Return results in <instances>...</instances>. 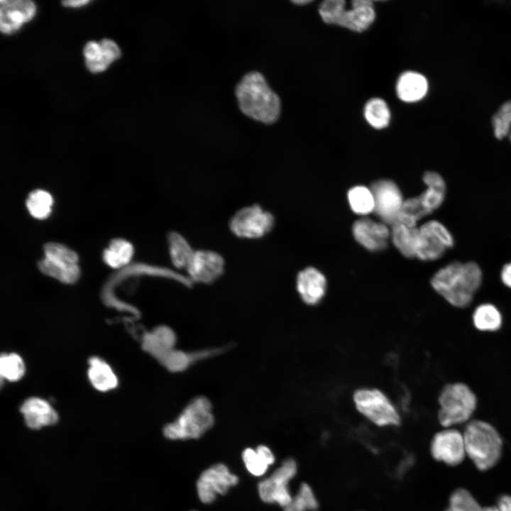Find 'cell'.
Instances as JSON below:
<instances>
[{"label": "cell", "mask_w": 511, "mask_h": 511, "mask_svg": "<svg viewBox=\"0 0 511 511\" xmlns=\"http://www.w3.org/2000/svg\"><path fill=\"white\" fill-rule=\"evenodd\" d=\"M364 116L372 127L381 129L389 124L390 112L384 100L380 98H373L365 105Z\"/></svg>", "instance_id": "f546056e"}, {"label": "cell", "mask_w": 511, "mask_h": 511, "mask_svg": "<svg viewBox=\"0 0 511 511\" xmlns=\"http://www.w3.org/2000/svg\"><path fill=\"white\" fill-rule=\"evenodd\" d=\"M175 341L176 336L171 329L160 326L144 336L143 346L160 361L175 348Z\"/></svg>", "instance_id": "7402d4cb"}, {"label": "cell", "mask_w": 511, "mask_h": 511, "mask_svg": "<svg viewBox=\"0 0 511 511\" xmlns=\"http://www.w3.org/2000/svg\"><path fill=\"white\" fill-rule=\"evenodd\" d=\"M21 412L26 425L33 429L52 425L57 421V414L45 400L32 397L22 405Z\"/></svg>", "instance_id": "d6986e66"}, {"label": "cell", "mask_w": 511, "mask_h": 511, "mask_svg": "<svg viewBox=\"0 0 511 511\" xmlns=\"http://www.w3.org/2000/svg\"><path fill=\"white\" fill-rule=\"evenodd\" d=\"M326 279L324 275L314 267H307L297 276L296 287L302 300L308 305L318 304L325 295Z\"/></svg>", "instance_id": "ac0fdd59"}, {"label": "cell", "mask_w": 511, "mask_h": 511, "mask_svg": "<svg viewBox=\"0 0 511 511\" xmlns=\"http://www.w3.org/2000/svg\"><path fill=\"white\" fill-rule=\"evenodd\" d=\"M294 4H298V5H304L307 4L312 2L311 0H299V1H293Z\"/></svg>", "instance_id": "b9f144b4"}, {"label": "cell", "mask_w": 511, "mask_h": 511, "mask_svg": "<svg viewBox=\"0 0 511 511\" xmlns=\"http://www.w3.org/2000/svg\"><path fill=\"white\" fill-rule=\"evenodd\" d=\"M88 376L92 385L100 391H107L117 385L114 373L106 363L99 358L90 359Z\"/></svg>", "instance_id": "4316f807"}, {"label": "cell", "mask_w": 511, "mask_h": 511, "mask_svg": "<svg viewBox=\"0 0 511 511\" xmlns=\"http://www.w3.org/2000/svg\"><path fill=\"white\" fill-rule=\"evenodd\" d=\"M169 256L177 269L187 268L194 252L188 241L177 232H171L167 236Z\"/></svg>", "instance_id": "484cf974"}, {"label": "cell", "mask_w": 511, "mask_h": 511, "mask_svg": "<svg viewBox=\"0 0 511 511\" xmlns=\"http://www.w3.org/2000/svg\"><path fill=\"white\" fill-rule=\"evenodd\" d=\"M297 472V464L293 458L285 459L280 466L258 485L261 500L285 507L292 500L290 483Z\"/></svg>", "instance_id": "30bf717a"}, {"label": "cell", "mask_w": 511, "mask_h": 511, "mask_svg": "<svg viewBox=\"0 0 511 511\" xmlns=\"http://www.w3.org/2000/svg\"><path fill=\"white\" fill-rule=\"evenodd\" d=\"M53 202V197L48 192L36 189L29 194L26 207L31 216L38 219H44L51 212Z\"/></svg>", "instance_id": "1f68e13d"}, {"label": "cell", "mask_w": 511, "mask_h": 511, "mask_svg": "<svg viewBox=\"0 0 511 511\" xmlns=\"http://www.w3.org/2000/svg\"><path fill=\"white\" fill-rule=\"evenodd\" d=\"M241 111L266 124L276 121L280 113V100L264 77L253 71L246 74L235 90Z\"/></svg>", "instance_id": "7a4b0ae2"}, {"label": "cell", "mask_w": 511, "mask_h": 511, "mask_svg": "<svg viewBox=\"0 0 511 511\" xmlns=\"http://www.w3.org/2000/svg\"><path fill=\"white\" fill-rule=\"evenodd\" d=\"M25 366L21 358L16 354H5L0 359V372L2 377L14 381L19 380L24 374Z\"/></svg>", "instance_id": "d590c367"}, {"label": "cell", "mask_w": 511, "mask_h": 511, "mask_svg": "<svg viewBox=\"0 0 511 511\" xmlns=\"http://www.w3.org/2000/svg\"><path fill=\"white\" fill-rule=\"evenodd\" d=\"M454 246V236L439 221L429 220L418 228L416 258L419 260H438Z\"/></svg>", "instance_id": "9c48e42d"}, {"label": "cell", "mask_w": 511, "mask_h": 511, "mask_svg": "<svg viewBox=\"0 0 511 511\" xmlns=\"http://www.w3.org/2000/svg\"><path fill=\"white\" fill-rule=\"evenodd\" d=\"M482 511H499L496 506L483 507Z\"/></svg>", "instance_id": "7bdbcfd3"}, {"label": "cell", "mask_w": 511, "mask_h": 511, "mask_svg": "<svg viewBox=\"0 0 511 511\" xmlns=\"http://www.w3.org/2000/svg\"><path fill=\"white\" fill-rule=\"evenodd\" d=\"M430 452L435 460L448 466L460 464L466 456L463 433L452 428L436 432L430 443Z\"/></svg>", "instance_id": "4fadbf2b"}, {"label": "cell", "mask_w": 511, "mask_h": 511, "mask_svg": "<svg viewBox=\"0 0 511 511\" xmlns=\"http://www.w3.org/2000/svg\"><path fill=\"white\" fill-rule=\"evenodd\" d=\"M398 97L405 102H415L421 100L427 93L428 82L420 73L407 71L402 73L397 82Z\"/></svg>", "instance_id": "44dd1931"}, {"label": "cell", "mask_w": 511, "mask_h": 511, "mask_svg": "<svg viewBox=\"0 0 511 511\" xmlns=\"http://www.w3.org/2000/svg\"><path fill=\"white\" fill-rule=\"evenodd\" d=\"M89 1L87 0H75V1H64L62 2L63 6L69 7H79L88 4Z\"/></svg>", "instance_id": "60d3db41"}, {"label": "cell", "mask_w": 511, "mask_h": 511, "mask_svg": "<svg viewBox=\"0 0 511 511\" xmlns=\"http://www.w3.org/2000/svg\"><path fill=\"white\" fill-rule=\"evenodd\" d=\"M375 200L374 212L386 224L397 221L404 199L397 185L388 179L375 181L370 187Z\"/></svg>", "instance_id": "7c38bea8"}, {"label": "cell", "mask_w": 511, "mask_h": 511, "mask_svg": "<svg viewBox=\"0 0 511 511\" xmlns=\"http://www.w3.org/2000/svg\"><path fill=\"white\" fill-rule=\"evenodd\" d=\"M444 511H461V510L451 507L449 506Z\"/></svg>", "instance_id": "ee69618b"}, {"label": "cell", "mask_w": 511, "mask_h": 511, "mask_svg": "<svg viewBox=\"0 0 511 511\" xmlns=\"http://www.w3.org/2000/svg\"><path fill=\"white\" fill-rule=\"evenodd\" d=\"M197 361L196 353H189L172 349L160 362L171 371L179 372L187 369L194 361Z\"/></svg>", "instance_id": "8d00e7d4"}, {"label": "cell", "mask_w": 511, "mask_h": 511, "mask_svg": "<svg viewBox=\"0 0 511 511\" xmlns=\"http://www.w3.org/2000/svg\"><path fill=\"white\" fill-rule=\"evenodd\" d=\"M45 257L39 261L38 268L44 274L65 283H73L79 276L77 253L57 243L44 246Z\"/></svg>", "instance_id": "ba28073f"}, {"label": "cell", "mask_w": 511, "mask_h": 511, "mask_svg": "<svg viewBox=\"0 0 511 511\" xmlns=\"http://www.w3.org/2000/svg\"><path fill=\"white\" fill-rule=\"evenodd\" d=\"M0 3V28L4 33L16 31L35 13V5L31 1L1 0Z\"/></svg>", "instance_id": "e0dca14e"}, {"label": "cell", "mask_w": 511, "mask_h": 511, "mask_svg": "<svg viewBox=\"0 0 511 511\" xmlns=\"http://www.w3.org/2000/svg\"><path fill=\"white\" fill-rule=\"evenodd\" d=\"M472 322L478 331L493 332L501 328L502 317L496 306L491 303H483L474 309Z\"/></svg>", "instance_id": "d4e9b609"}, {"label": "cell", "mask_w": 511, "mask_h": 511, "mask_svg": "<svg viewBox=\"0 0 511 511\" xmlns=\"http://www.w3.org/2000/svg\"><path fill=\"white\" fill-rule=\"evenodd\" d=\"M225 263L218 253L210 250L194 251L186 268L187 276L192 282L209 284L222 275Z\"/></svg>", "instance_id": "9a60e30c"}, {"label": "cell", "mask_w": 511, "mask_h": 511, "mask_svg": "<svg viewBox=\"0 0 511 511\" xmlns=\"http://www.w3.org/2000/svg\"><path fill=\"white\" fill-rule=\"evenodd\" d=\"M352 233L355 240L370 251L383 250L391 235V231L386 224L368 218L356 221L352 226Z\"/></svg>", "instance_id": "2e32d148"}, {"label": "cell", "mask_w": 511, "mask_h": 511, "mask_svg": "<svg viewBox=\"0 0 511 511\" xmlns=\"http://www.w3.org/2000/svg\"><path fill=\"white\" fill-rule=\"evenodd\" d=\"M429 214H430L423 207L419 196L414 197L404 200L397 221L409 226L417 227V222Z\"/></svg>", "instance_id": "d6a6232c"}, {"label": "cell", "mask_w": 511, "mask_h": 511, "mask_svg": "<svg viewBox=\"0 0 511 511\" xmlns=\"http://www.w3.org/2000/svg\"><path fill=\"white\" fill-rule=\"evenodd\" d=\"M439 424L449 428L469 421L476 410L478 400L470 387L463 383H448L438 397Z\"/></svg>", "instance_id": "5b68a950"}, {"label": "cell", "mask_w": 511, "mask_h": 511, "mask_svg": "<svg viewBox=\"0 0 511 511\" xmlns=\"http://www.w3.org/2000/svg\"><path fill=\"white\" fill-rule=\"evenodd\" d=\"M496 507L499 511H511V496L508 495L500 496Z\"/></svg>", "instance_id": "ab89813d"}, {"label": "cell", "mask_w": 511, "mask_h": 511, "mask_svg": "<svg viewBox=\"0 0 511 511\" xmlns=\"http://www.w3.org/2000/svg\"><path fill=\"white\" fill-rule=\"evenodd\" d=\"M500 279L506 287L511 289V262L502 267L500 272Z\"/></svg>", "instance_id": "f35d334b"}, {"label": "cell", "mask_w": 511, "mask_h": 511, "mask_svg": "<svg viewBox=\"0 0 511 511\" xmlns=\"http://www.w3.org/2000/svg\"><path fill=\"white\" fill-rule=\"evenodd\" d=\"M211 405L204 397L192 400L177 418L163 429L165 437L172 440L198 439L214 424Z\"/></svg>", "instance_id": "277c9868"}, {"label": "cell", "mask_w": 511, "mask_h": 511, "mask_svg": "<svg viewBox=\"0 0 511 511\" xmlns=\"http://www.w3.org/2000/svg\"><path fill=\"white\" fill-rule=\"evenodd\" d=\"M422 180L427 189L419 197L425 209L432 214L443 204L446 193V185L443 177L435 171L425 172Z\"/></svg>", "instance_id": "ffe728a7"}, {"label": "cell", "mask_w": 511, "mask_h": 511, "mask_svg": "<svg viewBox=\"0 0 511 511\" xmlns=\"http://www.w3.org/2000/svg\"><path fill=\"white\" fill-rule=\"evenodd\" d=\"M238 481V477L231 473L224 464L214 465L203 471L199 477L197 482L199 498L203 503H211L217 495L225 494Z\"/></svg>", "instance_id": "5bb4252c"}, {"label": "cell", "mask_w": 511, "mask_h": 511, "mask_svg": "<svg viewBox=\"0 0 511 511\" xmlns=\"http://www.w3.org/2000/svg\"><path fill=\"white\" fill-rule=\"evenodd\" d=\"M466 455L482 471L492 468L499 461L502 439L498 431L488 422L469 421L463 432Z\"/></svg>", "instance_id": "3957f363"}, {"label": "cell", "mask_w": 511, "mask_h": 511, "mask_svg": "<svg viewBox=\"0 0 511 511\" xmlns=\"http://www.w3.org/2000/svg\"><path fill=\"white\" fill-rule=\"evenodd\" d=\"M133 253L132 245L121 238L112 240L103 253L104 262L112 268H120L127 264Z\"/></svg>", "instance_id": "f1b7e54d"}, {"label": "cell", "mask_w": 511, "mask_h": 511, "mask_svg": "<svg viewBox=\"0 0 511 511\" xmlns=\"http://www.w3.org/2000/svg\"><path fill=\"white\" fill-rule=\"evenodd\" d=\"M344 0H326L319 8V13L327 24L337 25L356 32L366 30L375 18L373 2L355 0L351 9H346Z\"/></svg>", "instance_id": "8992f818"}, {"label": "cell", "mask_w": 511, "mask_h": 511, "mask_svg": "<svg viewBox=\"0 0 511 511\" xmlns=\"http://www.w3.org/2000/svg\"><path fill=\"white\" fill-rule=\"evenodd\" d=\"M483 282V272L474 261H453L438 270L431 279L432 288L449 304L466 308Z\"/></svg>", "instance_id": "6da1fadb"}, {"label": "cell", "mask_w": 511, "mask_h": 511, "mask_svg": "<svg viewBox=\"0 0 511 511\" xmlns=\"http://www.w3.org/2000/svg\"><path fill=\"white\" fill-rule=\"evenodd\" d=\"M449 506L461 511H482L473 495L466 489L458 488L449 497Z\"/></svg>", "instance_id": "74e56055"}, {"label": "cell", "mask_w": 511, "mask_h": 511, "mask_svg": "<svg viewBox=\"0 0 511 511\" xmlns=\"http://www.w3.org/2000/svg\"><path fill=\"white\" fill-rule=\"evenodd\" d=\"M356 410L378 427L398 426L400 415L386 395L375 388H361L353 395Z\"/></svg>", "instance_id": "52a82bcc"}, {"label": "cell", "mask_w": 511, "mask_h": 511, "mask_svg": "<svg viewBox=\"0 0 511 511\" xmlns=\"http://www.w3.org/2000/svg\"><path fill=\"white\" fill-rule=\"evenodd\" d=\"M351 209L356 214L366 216L375 210V200L370 188L363 185L351 187L347 193Z\"/></svg>", "instance_id": "83f0119b"}, {"label": "cell", "mask_w": 511, "mask_h": 511, "mask_svg": "<svg viewBox=\"0 0 511 511\" xmlns=\"http://www.w3.org/2000/svg\"><path fill=\"white\" fill-rule=\"evenodd\" d=\"M242 458L248 471L255 476L265 474L275 460L271 450L263 445L258 446L256 449H245Z\"/></svg>", "instance_id": "cb8c5ba5"}, {"label": "cell", "mask_w": 511, "mask_h": 511, "mask_svg": "<svg viewBox=\"0 0 511 511\" xmlns=\"http://www.w3.org/2000/svg\"><path fill=\"white\" fill-rule=\"evenodd\" d=\"M101 55L95 62L86 64L87 67L92 72H101L104 71L109 65L121 56V50L116 43L109 39H103L99 42Z\"/></svg>", "instance_id": "836d02e7"}, {"label": "cell", "mask_w": 511, "mask_h": 511, "mask_svg": "<svg viewBox=\"0 0 511 511\" xmlns=\"http://www.w3.org/2000/svg\"><path fill=\"white\" fill-rule=\"evenodd\" d=\"M495 137L502 140L508 136L511 141V100L502 104L492 118Z\"/></svg>", "instance_id": "e575fe53"}, {"label": "cell", "mask_w": 511, "mask_h": 511, "mask_svg": "<svg viewBox=\"0 0 511 511\" xmlns=\"http://www.w3.org/2000/svg\"><path fill=\"white\" fill-rule=\"evenodd\" d=\"M319 502L312 488L307 483L300 484L292 501L284 511H317Z\"/></svg>", "instance_id": "4dcf8cb0"}, {"label": "cell", "mask_w": 511, "mask_h": 511, "mask_svg": "<svg viewBox=\"0 0 511 511\" xmlns=\"http://www.w3.org/2000/svg\"><path fill=\"white\" fill-rule=\"evenodd\" d=\"M391 238L394 246L406 258H416L418 228L400 222L392 225Z\"/></svg>", "instance_id": "603a6c76"}, {"label": "cell", "mask_w": 511, "mask_h": 511, "mask_svg": "<svg viewBox=\"0 0 511 511\" xmlns=\"http://www.w3.org/2000/svg\"><path fill=\"white\" fill-rule=\"evenodd\" d=\"M274 224L273 214L255 204L236 211L229 221V228L237 237L255 239L269 233Z\"/></svg>", "instance_id": "8fae6325"}]
</instances>
